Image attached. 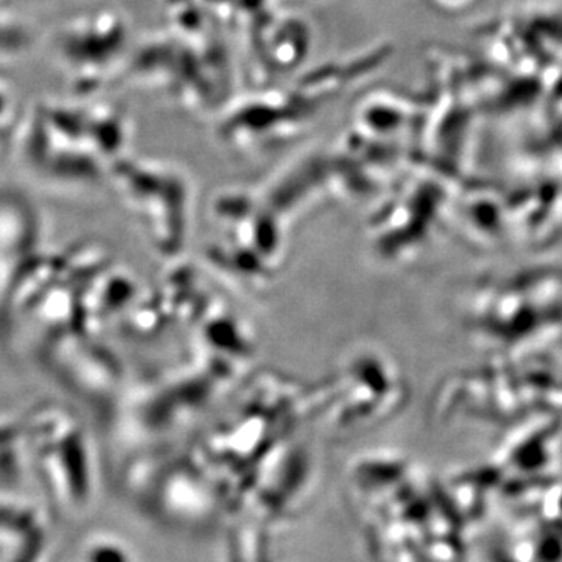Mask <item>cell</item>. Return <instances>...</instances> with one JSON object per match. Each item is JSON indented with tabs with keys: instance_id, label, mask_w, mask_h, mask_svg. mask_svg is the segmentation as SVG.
Wrapping results in <instances>:
<instances>
[{
	"instance_id": "cell-1",
	"label": "cell",
	"mask_w": 562,
	"mask_h": 562,
	"mask_svg": "<svg viewBox=\"0 0 562 562\" xmlns=\"http://www.w3.org/2000/svg\"><path fill=\"white\" fill-rule=\"evenodd\" d=\"M24 446L41 486L57 508L81 513L94 494L90 439L76 414L58 403L36 406L22 419Z\"/></svg>"
},
{
	"instance_id": "cell-2",
	"label": "cell",
	"mask_w": 562,
	"mask_h": 562,
	"mask_svg": "<svg viewBox=\"0 0 562 562\" xmlns=\"http://www.w3.org/2000/svg\"><path fill=\"white\" fill-rule=\"evenodd\" d=\"M41 361L50 375L74 395L99 402L117 383V364L98 336L70 328L41 341Z\"/></svg>"
},
{
	"instance_id": "cell-3",
	"label": "cell",
	"mask_w": 562,
	"mask_h": 562,
	"mask_svg": "<svg viewBox=\"0 0 562 562\" xmlns=\"http://www.w3.org/2000/svg\"><path fill=\"white\" fill-rule=\"evenodd\" d=\"M50 542L49 519L18 490L0 491V562L41 560Z\"/></svg>"
},
{
	"instance_id": "cell-4",
	"label": "cell",
	"mask_w": 562,
	"mask_h": 562,
	"mask_svg": "<svg viewBox=\"0 0 562 562\" xmlns=\"http://www.w3.org/2000/svg\"><path fill=\"white\" fill-rule=\"evenodd\" d=\"M27 220L0 221V301L13 281L14 276L20 272L35 250V238Z\"/></svg>"
},
{
	"instance_id": "cell-5",
	"label": "cell",
	"mask_w": 562,
	"mask_h": 562,
	"mask_svg": "<svg viewBox=\"0 0 562 562\" xmlns=\"http://www.w3.org/2000/svg\"><path fill=\"white\" fill-rule=\"evenodd\" d=\"M25 464L22 419H0V491L20 487Z\"/></svg>"
},
{
	"instance_id": "cell-6",
	"label": "cell",
	"mask_w": 562,
	"mask_h": 562,
	"mask_svg": "<svg viewBox=\"0 0 562 562\" xmlns=\"http://www.w3.org/2000/svg\"><path fill=\"white\" fill-rule=\"evenodd\" d=\"M83 558L87 561H124L128 560L124 547L109 538H94L83 547Z\"/></svg>"
},
{
	"instance_id": "cell-7",
	"label": "cell",
	"mask_w": 562,
	"mask_h": 562,
	"mask_svg": "<svg viewBox=\"0 0 562 562\" xmlns=\"http://www.w3.org/2000/svg\"><path fill=\"white\" fill-rule=\"evenodd\" d=\"M436 2L443 7V9L458 11L469 9L476 0H436Z\"/></svg>"
}]
</instances>
